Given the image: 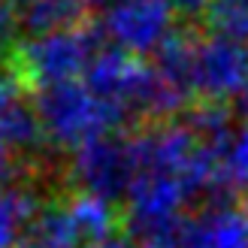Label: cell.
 Returning <instances> with one entry per match:
<instances>
[{
    "label": "cell",
    "instance_id": "cell-1",
    "mask_svg": "<svg viewBox=\"0 0 248 248\" xmlns=\"http://www.w3.org/2000/svg\"><path fill=\"white\" fill-rule=\"evenodd\" d=\"M106 48V36L100 24L79 21L61 31H48L40 36L18 43L12 70L31 91H40L46 85L82 79L94 58Z\"/></svg>",
    "mask_w": 248,
    "mask_h": 248
},
{
    "label": "cell",
    "instance_id": "cell-2",
    "mask_svg": "<svg viewBox=\"0 0 248 248\" xmlns=\"http://www.w3.org/2000/svg\"><path fill=\"white\" fill-rule=\"evenodd\" d=\"M140 172V148L136 130H109L73 148L64 164L67 188L76 194H88L106 203H124L130 185Z\"/></svg>",
    "mask_w": 248,
    "mask_h": 248
},
{
    "label": "cell",
    "instance_id": "cell-3",
    "mask_svg": "<svg viewBox=\"0 0 248 248\" xmlns=\"http://www.w3.org/2000/svg\"><path fill=\"white\" fill-rule=\"evenodd\" d=\"M33 100L52 148L73 152L100 133L127 130L121 127L118 115L94 94V88L85 79L46 85V88L33 91Z\"/></svg>",
    "mask_w": 248,
    "mask_h": 248
},
{
    "label": "cell",
    "instance_id": "cell-4",
    "mask_svg": "<svg viewBox=\"0 0 248 248\" xmlns=\"http://www.w3.org/2000/svg\"><path fill=\"white\" fill-rule=\"evenodd\" d=\"M179 9L172 0H112L100 12V31L109 46L136 58H155L179 31Z\"/></svg>",
    "mask_w": 248,
    "mask_h": 248
},
{
    "label": "cell",
    "instance_id": "cell-5",
    "mask_svg": "<svg viewBox=\"0 0 248 248\" xmlns=\"http://www.w3.org/2000/svg\"><path fill=\"white\" fill-rule=\"evenodd\" d=\"M176 248H248V206L233 200L200 203L185 221Z\"/></svg>",
    "mask_w": 248,
    "mask_h": 248
},
{
    "label": "cell",
    "instance_id": "cell-6",
    "mask_svg": "<svg viewBox=\"0 0 248 248\" xmlns=\"http://www.w3.org/2000/svg\"><path fill=\"white\" fill-rule=\"evenodd\" d=\"M16 248H88V239L73 215L70 191L43 203Z\"/></svg>",
    "mask_w": 248,
    "mask_h": 248
},
{
    "label": "cell",
    "instance_id": "cell-7",
    "mask_svg": "<svg viewBox=\"0 0 248 248\" xmlns=\"http://www.w3.org/2000/svg\"><path fill=\"white\" fill-rule=\"evenodd\" d=\"M46 200H52V194H43V185L36 182H16L0 188V248L18 245V239L24 236L28 224Z\"/></svg>",
    "mask_w": 248,
    "mask_h": 248
},
{
    "label": "cell",
    "instance_id": "cell-8",
    "mask_svg": "<svg viewBox=\"0 0 248 248\" xmlns=\"http://www.w3.org/2000/svg\"><path fill=\"white\" fill-rule=\"evenodd\" d=\"M85 16H88V6L82 0H24L21 9H18L21 31L31 33V36L88 21Z\"/></svg>",
    "mask_w": 248,
    "mask_h": 248
},
{
    "label": "cell",
    "instance_id": "cell-9",
    "mask_svg": "<svg viewBox=\"0 0 248 248\" xmlns=\"http://www.w3.org/2000/svg\"><path fill=\"white\" fill-rule=\"evenodd\" d=\"M88 248H142L140 242H136L127 230H124V224L118 227V230H112L109 236H103V239H97L94 245H88Z\"/></svg>",
    "mask_w": 248,
    "mask_h": 248
},
{
    "label": "cell",
    "instance_id": "cell-10",
    "mask_svg": "<svg viewBox=\"0 0 248 248\" xmlns=\"http://www.w3.org/2000/svg\"><path fill=\"white\" fill-rule=\"evenodd\" d=\"M212 3H215V0H172V6L179 9V16L182 18H191V21H200Z\"/></svg>",
    "mask_w": 248,
    "mask_h": 248
},
{
    "label": "cell",
    "instance_id": "cell-11",
    "mask_svg": "<svg viewBox=\"0 0 248 248\" xmlns=\"http://www.w3.org/2000/svg\"><path fill=\"white\" fill-rule=\"evenodd\" d=\"M239 112H242V118H245V124H248V85H245V91H242V97H239Z\"/></svg>",
    "mask_w": 248,
    "mask_h": 248
},
{
    "label": "cell",
    "instance_id": "cell-12",
    "mask_svg": "<svg viewBox=\"0 0 248 248\" xmlns=\"http://www.w3.org/2000/svg\"><path fill=\"white\" fill-rule=\"evenodd\" d=\"M9 6H12V0H0V16H3V12H6Z\"/></svg>",
    "mask_w": 248,
    "mask_h": 248
},
{
    "label": "cell",
    "instance_id": "cell-13",
    "mask_svg": "<svg viewBox=\"0 0 248 248\" xmlns=\"http://www.w3.org/2000/svg\"><path fill=\"white\" fill-rule=\"evenodd\" d=\"M160 248H176V245H160Z\"/></svg>",
    "mask_w": 248,
    "mask_h": 248
},
{
    "label": "cell",
    "instance_id": "cell-14",
    "mask_svg": "<svg viewBox=\"0 0 248 248\" xmlns=\"http://www.w3.org/2000/svg\"><path fill=\"white\" fill-rule=\"evenodd\" d=\"M18 3H24V0H18Z\"/></svg>",
    "mask_w": 248,
    "mask_h": 248
}]
</instances>
